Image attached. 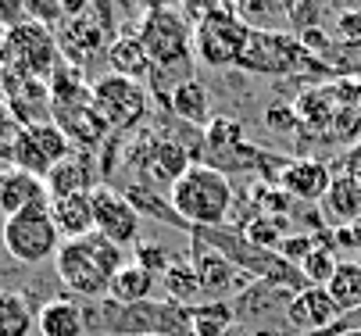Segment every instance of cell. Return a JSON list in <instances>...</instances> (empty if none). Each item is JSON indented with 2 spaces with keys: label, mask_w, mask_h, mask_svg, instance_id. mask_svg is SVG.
<instances>
[{
  "label": "cell",
  "mask_w": 361,
  "mask_h": 336,
  "mask_svg": "<svg viewBox=\"0 0 361 336\" xmlns=\"http://www.w3.org/2000/svg\"><path fill=\"white\" fill-rule=\"evenodd\" d=\"M236 189L229 175L215 165L193 161L172 186H169V208L179 215L186 229H219L233 218Z\"/></svg>",
  "instance_id": "obj_1"
},
{
  "label": "cell",
  "mask_w": 361,
  "mask_h": 336,
  "mask_svg": "<svg viewBox=\"0 0 361 336\" xmlns=\"http://www.w3.org/2000/svg\"><path fill=\"white\" fill-rule=\"evenodd\" d=\"M129 265L126 258V247L111 244L108 236H100L97 229L82 239H65L58 258H54V268H58V279L68 286L75 297H86V301H100L108 297L111 290V279Z\"/></svg>",
  "instance_id": "obj_2"
},
{
  "label": "cell",
  "mask_w": 361,
  "mask_h": 336,
  "mask_svg": "<svg viewBox=\"0 0 361 336\" xmlns=\"http://www.w3.org/2000/svg\"><path fill=\"white\" fill-rule=\"evenodd\" d=\"M86 325L115 336H193L190 308L165 301H140V304H115L100 301L93 311H86Z\"/></svg>",
  "instance_id": "obj_3"
},
{
  "label": "cell",
  "mask_w": 361,
  "mask_h": 336,
  "mask_svg": "<svg viewBox=\"0 0 361 336\" xmlns=\"http://www.w3.org/2000/svg\"><path fill=\"white\" fill-rule=\"evenodd\" d=\"M319 65L322 61L297 39V32L254 29L236 68L250 75H300V72H315Z\"/></svg>",
  "instance_id": "obj_4"
},
{
  "label": "cell",
  "mask_w": 361,
  "mask_h": 336,
  "mask_svg": "<svg viewBox=\"0 0 361 336\" xmlns=\"http://www.w3.org/2000/svg\"><path fill=\"white\" fill-rule=\"evenodd\" d=\"M0 58H4V68L29 79H50L54 68L65 61L58 36L39 22H22L8 29L4 39H0Z\"/></svg>",
  "instance_id": "obj_5"
},
{
  "label": "cell",
  "mask_w": 361,
  "mask_h": 336,
  "mask_svg": "<svg viewBox=\"0 0 361 336\" xmlns=\"http://www.w3.org/2000/svg\"><path fill=\"white\" fill-rule=\"evenodd\" d=\"M0 239H4V251L22 265H39V261L58 258V251L65 244L61 229L54 225V215H50V204H39L15 218H4Z\"/></svg>",
  "instance_id": "obj_6"
},
{
  "label": "cell",
  "mask_w": 361,
  "mask_h": 336,
  "mask_svg": "<svg viewBox=\"0 0 361 336\" xmlns=\"http://www.w3.org/2000/svg\"><path fill=\"white\" fill-rule=\"evenodd\" d=\"M293 290L276 282H262L254 279L247 290H240L229 304L240 325H247L254 336H293L290 329V304H293Z\"/></svg>",
  "instance_id": "obj_7"
},
{
  "label": "cell",
  "mask_w": 361,
  "mask_h": 336,
  "mask_svg": "<svg viewBox=\"0 0 361 336\" xmlns=\"http://www.w3.org/2000/svg\"><path fill=\"white\" fill-rule=\"evenodd\" d=\"M250 32L254 29L240 15H204L193 25V54L200 65L236 68L250 43Z\"/></svg>",
  "instance_id": "obj_8"
},
{
  "label": "cell",
  "mask_w": 361,
  "mask_h": 336,
  "mask_svg": "<svg viewBox=\"0 0 361 336\" xmlns=\"http://www.w3.org/2000/svg\"><path fill=\"white\" fill-rule=\"evenodd\" d=\"M90 104L93 111L104 118L111 129H133L147 118V108H150V89L136 79H126V75H100L90 89Z\"/></svg>",
  "instance_id": "obj_9"
},
{
  "label": "cell",
  "mask_w": 361,
  "mask_h": 336,
  "mask_svg": "<svg viewBox=\"0 0 361 336\" xmlns=\"http://www.w3.org/2000/svg\"><path fill=\"white\" fill-rule=\"evenodd\" d=\"M140 39L147 46L154 68L183 65L193 51V29L183 22V15H176L172 8H161V4H150V11L143 15Z\"/></svg>",
  "instance_id": "obj_10"
},
{
  "label": "cell",
  "mask_w": 361,
  "mask_h": 336,
  "mask_svg": "<svg viewBox=\"0 0 361 336\" xmlns=\"http://www.w3.org/2000/svg\"><path fill=\"white\" fill-rule=\"evenodd\" d=\"M93 229L118 247H136L140 244V211L115 186H97L93 189Z\"/></svg>",
  "instance_id": "obj_11"
},
{
  "label": "cell",
  "mask_w": 361,
  "mask_h": 336,
  "mask_svg": "<svg viewBox=\"0 0 361 336\" xmlns=\"http://www.w3.org/2000/svg\"><path fill=\"white\" fill-rule=\"evenodd\" d=\"M190 265H193V272L200 279L204 301H233L240 294L236 265L215 244H208V239L197 236V232H190Z\"/></svg>",
  "instance_id": "obj_12"
},
{
  "label": "cell",
  "mask_w": 361,
  "mask_h": 336,
  "mask_svg": "<svg viewBox=\"0 0 361 336\" xmlns=\"http://www.w3.org/2000/svg\"><path fill=\"white\" fill-rule=\"evenodd\" d=\"M108 32H111V8L104 4V0H97L82 18H68L65 22V29L58 32V46H61V54L72 65L82 68L90 54L104 51Z\"/></svg>",
  "instance_id": "obj_13"
},
{
  "label": "cell",
  "mask_w": 361,
  "mask_h": 336,
  "mask_svg": "<svg viewBox=\"0 0 361 336\" xmlns=\"http://www.w3.org/2000/svg\"><path fill=\"white\" fill-rule=\"evenodd\" d=\"M336 318H340V308L329 297L326 286H307V290H300L290 304L293 336H322L326 329H333Z\"/></svg>",
  "instance_id": "obj_14"
},
{
  "label": "cell",
  "mask_w": 361,
  "mask_h": 336,
  "mask_svg": "<svg viewBox=\"0 0 361 336\" xmlns=\"http://www.w3.org/2000/svg\"><path fill=\"white\" fill-rule=\"evenodd\" d=\"M279 186L293 201H304V204L319 201L322 204L326 194H329V186H333V172L319 158H293V161H286V168L279 175Z\"/></svg>",
  "instance_id": "obj_15"
},
{
  "label": "cell",
  "mask_w": 361,
  "mask_h": 336,
  "mask_svg": "<svg viewBox=\"0 0 361 336\" xmlns=\"http://www.w3.org/2000/svg\"><path fill=\"white\" fill-rule=\"evenodd\" d=\"M39 204H50L47 182L39 175H29L15 165H8L0 172V218H15V215L39 208Z\"/></svg>",
  "instance_id": "obj_16"
},
{
  "label": "cell",
  "mask_w": 361,
  "mask_h": 336,
  "mask_svg": "<svg viewBox=\"0 0 361 336\" xmlns=\"http://www.w3.org/2000/svg\"><path fill=\"white\" fill-rule=\"evenodd\" d=\"M54 122L58 129L68 136L72 147L93 151L100 147V139L111 132V125L93 111V104H72V108H54Z\"/></svg>",
  "instance_id": "obj_17"
},
{
  "label": "cell",
  "mask_w": 361,
  "mask_h": 336,
  "mask_svg": "<svg viewBox=\"0 0 361 336\" xmlns=\"http://www.w3.org/2000/svg\"><path fill=\"white\" fill-rule=\"evenodd\" d=\"M47 182V194L50 201L58 197H72V194H93V161L86 154H68L65 161H58L50 168V175L43 179Z\"/></svg>",
  "instance_id": "obj_18"
},
{
  "label": "cell",
  "mask_w": 361,
  "mask_h": 336,
  "mask_svg": "<svg viewBox=\"0 0 361 336\" xmlns=\"http://www.w3.org/2000/svg\"><path fill=\"white\" fill-rule=\"evenodd\" d=\"M169 111L176 118L190 122V125H208L212 122L208 118L212 115V93H208V86L197 82V79H179L172 86V93H169Z\"/></svg>",
  "instance_id": "obj_19"
},
{
  "label": "cell",
  "mask_w": 361,
  "mask_h": 336,
  "mask_svg": "<svg viewBox=\"0 0 361 336\" xmlns=\"http://www.w3.org/2000/svg\"><path fill=\"white\" fill-rule=\"evenodd\" d=\"M50 215L54 225L61 229L65 239H82L93 232V194H72L50 201Z\"/></svg>",
  "instance_id": "obj_20"
},
{
  "label": "cell",
  "mask_w": 361,
  "mask_h": 336,
  "mask_svg": "<svg viewBox=\"0 0 361 336\" xmlns=\"http://www.w3.org/2000/svg\"><path fill=\"white\" fill-rule=\"evenodd\" d=\"M322 211L326 218L340 229V225H354L361 222V182L350 179V175H333V186H329V194L322 201Z\"/></svg>",
  "instance_id": "obj_21"
},
{
  "label": "cell",
  "mask_w": 361,
  "mask_h": 336,
  "mask_svg": "<svg viewBox=\"0 0 361 336\" xmlns=\"http://www.w3.org/2000/svg\"><path fill=\"white\" fill-rule=\"evenodd\" d=\"M36 329L43 336H82L86 332V311L68 297H54L39 308Z\"/></svg>",
  "instance_id": "obj_22"
},
{
  "label": "cell",
  "mask_w": 361,
  "mask_h": 336,
  "mask_svg": "<svg viewBox=\"0 0 361 336\" xmlns=\"http://www.w3.org/2000/svg\"><path fill=\"white\" fill-rule=\"evenodd\" d=\"M193 165V158L186 154L183 143H172V139H154L147 136V168L158 182H176L186 168Z\"/></svg>",
  "instance_id": "obj_23"
},
{
  "label": "cell",
  "mask_w": 361,
  "mask_h": 336,
  "mask_svg": "<svg viewBox=\"0 0 361 336\" xmlns=\"http://www.w3.org/2000/svg\"><path fill=\"white\" fill-rule=\"evenodd\" d=\"M108 65H111L115 75H126V79H136V82L154 72V61H150V54H147V46H143L140 36L111 39L108 43Z\"/></svg>",
  "instance_id": "obj_24"
},
{
  "label": "cell",
  "mask_w": 361,
  "mask_h": 336,
  "mask_svg": "<svg viewBox=\"0 0 361 336\" xmlns=\"http://www.w3.org/2000/svg\"><path fill=\"white\" fill-rule=\"evenodd\" d=\"M158 275L147 272L143 265L129 261L115 279H111V290H108V301L115 304H140V301H154V290H158Z\"/></svg>",
  "instance_id": "obj_25"
},
{
  "label": "cell",
  "mask_w": 361,
  "mask_h": 336,
  "mask_svg": "<svg viewBox=\"0 0 361 336\" xmlns=\"http://www.w3.org/2000/svg\"><path fill=\"white\" fill-rule=\"evenodd\" d=\"M36 315L22 290H0V336H32Z\"/></svg>",
  "instance_id": "obj_26"
},
{
  "label": "cell",
  "mask_w": 361,
  "mask_h": 336,
  "mask_svg": "<svg viewBox=\"0 0 361 336\" xmlns=\"http://www.w3.org/2000/svg\"><path fill=\"white\" fill-rule=\"evenodd\" d=\"M50 82V97H54V108H72V104H90V82L82 79V68L72 61H61L54 68Z\"/></svg>",
  "instance_id": "obj_27"
},
{
  "label": "cell",
  "mask_w": 361,
  "mask_h": 336,
  "mask_svg": "<svg viewBox=\"0 0 361 336\" xmlns=\"http://www.w3.org/2000/svg\"><path fill=\"white\" fill-rule=\"evenodd\" d=\"M161 290H165L169 301L179 304V308H197V304H204L200 279H197V272H193L190 261H176V265L161 275Z\"/></svg>",
  "instance_id": "obj_28"
},
{
  "label": "cell",
  "mask_w": 361,
  "mask_h": 336,
  "mask_svg": "<svg viewBox=\"0 0 361 336\" xmlns=\"http://www.w3.org/2000/svg\"><path fill=\"white\" fill-rule=\"evenodd\" d=\"M329 297L336 301L340 315L361 311V261H340L336 275L329 279Z\"/></svg>",
  "instance_id": "obj_29"
},
{
  "label": "cell",
  "mask_w": 361,
  "mask_h": 336,
  "mask_svg": "<svg viewBox=\"0 0 361 336\" xmlns=\"http://www.w3.org/2000/svg\"><path fill=\"white\" fill-rule=\"evenodd\" d=\"M190 325H193V336H226L236 325L233 304L229 301H204V304L190 308Z\"/></svg>",
  "instance_id": "obj_30"
},
{
  "label": "cell",
  "mask_w": 361,
  "mask_h": 336,
  "mask_svg": "<svg viewBox=\"0 0 361 336\" xmlns=\"http://www.w3.org/2000/svg\"><path fill=\"white\" fill-rule=\"evenodd\" d=\"M233 4H236V15L250 29H272L279 18H290L286 0H233Z\"/></svg>",
  "instance_id": "obj_31"
},
{
  "label": "cell",
  "mask_w": 361,
  "mask_h": 336,
  "mask_svg": "<svg viewBox=\"0 0 361 336\" xmlns=\"http://www.w3.org/2000/svg\"><path fill=\"white\" fill-rule=\"evenodd\" d=\"M286 229L290 222L279 218V215H254L247 225H243V236L250 239L254 247H265V251H276L283 239H286Z\"/></svg>",
  "instance_id": "obj_32"
},
{
  "label": "cell",
  "mask_w": 361,
  "mask_h": 336,
  "mask_svg": "<svg viewBox=\"0 0 361 336\" xmlns=\"http://www.w3.org/2000/svg\"><path fill=\"white\" fill-rule=\"evenodd\" d=\"M204 143H208L215 154H229V151L243 147V125L229 115H215L204 125Z\"/></svg>",
  "instance_id": "obj_33"
},
{
  "label": "cell",
  "mask_w": 361,
  "mask_h": 336,
  "mask_svg": "<svg viewBox=\"0 0 361 336\" xmlns=\"http://www.w3.org/2000/svg\"><path fill=\"white\" fill-rule=\"evenodd\" d=\"M297 268H300V275H304L307 286H329V279L336 275L340 261H336V251H333V247H322V244H319Z\"/></svg>",
  "instance_id": "obj_34"
},
{
  "label": "cell",
  "mask_w": 361,
  "mask_h": 336,
  "mask_svg": "<svg viewBox=\"0 0 361 336\" xmlns=\"http://www.w3.org/2000/svg\"><path fill=\"white\" fill-rule=\"evenodd\" d=\"M11 165H15V168H22V172H29V175H39V179H47V175H50V168H54V165L47 161V154H43V151L36 147V143L29 139V132H25V129L18 132L15 147H11Z\"/></svg>",
  "instance_id": "obj_35"
},
{
  "label": "cell",
  "mask_w": 361,
  "mask_h": 336,
  "mask_svg": "<svg viewBox=\"0 0 361 336\" xmlns=\"http://www.w3.org/2000/svg\"><path fill=\"white\" fill-rule=\"evenodd\" d=\"M133 261H136V265H143L147 272H154V275L161 279V275H165V272H169V268H172V265H176L179 258H176V254H172L169 247L154 244V239H147V244L140 239V244L133 247Z\"/></svg>",
  "instance_id": "obj_36"
},
{
  "label": "cell",
  "mask_w": 361,
  "mask_h": 336,
  "mask_svg": "<svg viewBox=\"0 0 361 336\" xmlns=\"http://www.w3.org/2000/svg\"><path fill=\"white\" fill-rule=\"evenodd\" d=\"M315 247H319V236H315V232H290V236L283 239V244L276 247V254H279V258H286L290 265H300V261H304L307 254H312Z\"/></svg>",
  "instance_id": "obj_37"
},
{
  "label": "cell",
  "mask_w": 361,
  "mask_h": 336,
  "mask_svg": "<svg viewBox=\"0 0 361 336\" xmlns=\"http://www.w3.org/2000/svg\"><path fill=\"white\" fill-rule=\"evenodd\" d=\"M265 125H269L272 132H283V136H290V132L300 125V118H297V108H290V104H272V108L265 111Z\"/></svg>",
  "instance_id": "obj_38"
},
{
  "label": "cell",
  "mask_w": 361,
  "mask_h": 336,
  "mask_svg": "<svg viewBox=\"0 0 361 336\" xmlns=\"http://www.w3.org/2000/svg\"><path fill=\"white\" fill-rule=\"evenodd\" d=\"M61 18H65V11H61L58 0H29V22H39L47 29H54Z\"/></svg>",
  "instance_id": "obj_39"
},
{
  "label": "cell",
  "mask_w": 361,
  "mask_h": 336,
  "mask_svg": "<svg viewBox=\"0 0 361 336\" xmlns=\"http://www.w3.org/2000/svg\"><path fill=\"white\" fill-rule=\"evenodd\" d=\"M18 132H22L18 118L8 111V104H0V158H8V161H11V147H15Z\"/></svg>",
  "instance_id": "obj_40"
},
{
  "label": "cell",
  "mask_w": 361,
  "mask_h": 336,
  "mask_svg": "<svg viewBox=\"0 0 361 336\" xmlns=\"http://www.w3.org/2000/svg\"><path fill=\"white\" fill-rule=\"evenodd\" d=\"M22 22H29V0H0V25H4V32Z\"/></svg>",
  "instance_id": "obj_41"
},
{
  "label": "cell",
  "mask_w": 361,
  "mask_h": 336,
  "mask_svg": "<svg viewBox=\"0 0 361 336\" xmlns=\"http://www.w3.org/2000/svg\"><path fill=\"white\" fill-rule=\"evenodd\" d=\"M336 36L340 43H361V8H350L336 18Z\"/></svg>",
  "instance_id": "obj_42"
},
{
  "label": "cell",
  "mask_w": 361,
  "mask_h": 336,
  "mask_svg": "<svg viewBox=\"0 0 361 336\" xmlns=\"http://www.w3.org/2000/svg\"><path fill=\"white\" fill-rule=\"evenodd\" d=\"M297 39H300V43H304L315 58H322V54L329 51V46H333V39L326 36V29H322V25H304V29L297 32Z\"/></svg>",
  "instance_id": "obj_43"
},
{
  "label": "cell",
  "mask_w": 361,
  "mask_h": 336,
  "mask_svg": "<svg viewBox=\"0 0 361 336\" xmlns=\"http://www.w3.org/2000/svg\"><path fill=\"white\" fill-rule=\"evenodd\" d=\"M340 172L361 182V139H357V143H350V147H347V154L340 158Z\"/></svg>",
  "instance_id": "obj_44"
},
{
  "label": "cell",
  "mask_w": 361,
  "mask_h": 336,
  "mask_svg": "<svg viewBox=\"0 0 361 336\" xmlns=\"http://www.w3.org/2000/svg\"><path fill=\"white\" fill-rule=\"evenodd\" d=\"M58 4H61V11H65V22L68 18H82L93 4H97V0H58Z\"/></svg>",
  "instance_id": "obj_45"
},
{
  "label": "cell",
  "mask_w": 361,
  "mask_h": 336,
  "mask_svg": "<svg viewBox=\"0 0 361 336\" xmlns=\"http://www.w3.org/2000/svg\"><path fill=\"white\" fill-rule=\"evenodd\" d=\"M226 336H254V332H250L247 325H240V322H236V325H233V329H229Z\"/></svg>",
  "instance_id": "obj_46"
}]
</instances>
